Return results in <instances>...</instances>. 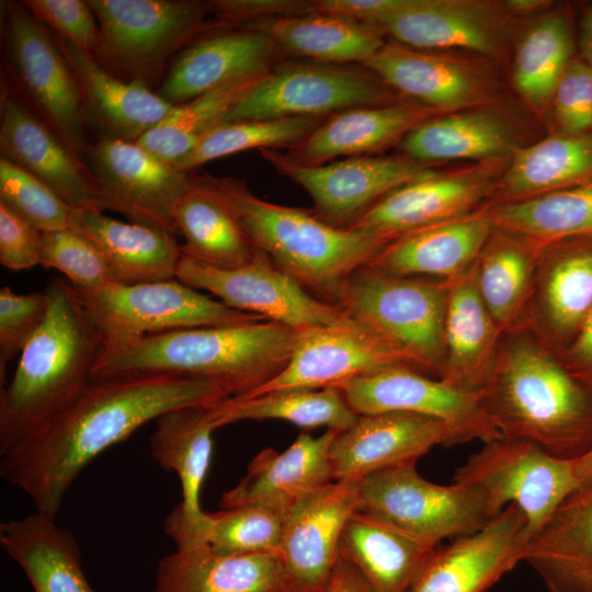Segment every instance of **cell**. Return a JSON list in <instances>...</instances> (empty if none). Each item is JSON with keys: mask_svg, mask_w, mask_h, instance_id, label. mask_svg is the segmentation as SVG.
Instances as JSON below:
<instances>
[{"mask_svg": "<svg viewBox=\"0 0 592 592\" xmlns=\"http://www.w3.org/2000/svg\"><path fill=\"white\" fill-rule=\"evenodd\" d=\"M182 254L218 269L247 264L255 248L231 212L194 175L174 209Z\"/></svg>", "mask_w": 592, "mask_h": 592, "instance_id": "43", "label": "cell"}, {"mask_svg": "<svg viewBox=\"0 0 592 592\" xmlns=\"http://www.w3.org/2000/svg\"><path fill=\"white\" fill-rule=\"evenodd\" d=\"M542 252L493 229L475 264L479 295L502 334L524 328Z\"/></svg>", "mask_w": 592, "mask_h": 592, "instance_id": "41", "label": "cell"}, {"mask_svg": "<svg viewBox=\"0 0 592 592\" xmlns=\"http://www.w3.org/2000/svg\"><path fill=\"white\" fill-rule=\"evenodd\" d=\"M175 278L207 291L229 308L296 331L351 320L339 306L312 295L258 249L247 264L236 269H218L182 254Z\"/></svg>", "mask_w": 592, "mask_h": 592, "instance_id": "13", "label": "cell"}, {"mask_svg": "<svg viewBox=\"0 0 592 592\" xmlns=\"http://www.w3.org/2000/svg\"><path fill=\"white\" fill-rule=\"evenodd\" d=\"M401 366L414 368L403 354L352 319L311 327L296 331L286 366L243 398L274 391L338 388L354 378Z\"/></svg>", "mask_w": 592, "mask_h": 592, "instance_id": "19", "label": "cell"}, {"mask_svg": "<svg viewBox=\"0 0 592 592\" xmlns=\"http://www.w3.org/2000/svg\"><path fill=\"white\" fill-rule=\"evenodd\" d=\"M440 114L407 101L348 109L323 119L286 155L309 166L339 157L366 156L402 140L417 126Z\"/></svg>", "mask_w": 592, "mask_h": 592, "instance_id": "31", "label": "cell"}, {"mask_svg": "<svg viewBox=\"0 0 592 592\" xmlns=\"http://www.w3.org/2000/svg\"><path fill=\"white\" fill-rule=\"evenodd\" d=\"M208 410L215 430L243 420L277 419L304 429L327 426L341 432L358 418L335 387L274 391L243 399L226 398Z\"/></svg>", "mask_w": 592, "mask_h": 592, "instance_id": "45", "label": "cell"}, {"mask_svg": "<svg viewBox=\"0 0 592 592\" xmlns=\"http://www.w3.org/2000/svg\"><path fill=\"white\" fill-rule=\"evenodd\" d=\"M523 561L549 592H592V481L572 492L528 538Z\"/></svg>", "mask_w": 592, "mask_h": 592, "instance_id": "34", "label": "cell"}, {"mask_svg": "<svg viewBox=\"0 0 592 592\" xmlns=\"http://www.w3.org/2000/svg\"><path fill=\"white\" fill-rule=\"evenodd\" d=\"M280 54L262 31L219 29L204 34L172 61L157 93L178 105L235 80L261 75Z\"/></svg>", "mask_w": 592, "mask_h": 592, "instance_id": "27", "label": "cell"}, {"mask_svg": "<svg viewBox=\"0 0 592 592\" xmlns=\"http://www.w3.org/2000/svg\"><path fill=\"white\" fill-rule=\"evenodd\" d=\"M504 160L481 161L452 171L430 168L385 195L349 228L390 242L407 232L473 213L494 194Z\"/></svg>", "mask_w": 592, "mask_h": 592, "instance_id": "17", "label": "cell"}, {"mask_svg": "<svg viewBox=\"0 0 592 592\" xmlns=\"http://www.w3.org/2000/svg\"><path fill=\"white\" fill-rule=\"evenodd\" d=\"M284 514L257 504L207 513L204 544L226 555L278 554Z\"/></svg>", "mask_w": 592, "mask_h": 592, "instance_id": "48", "label": "cell"}, {"mask_svg": "<svg viewBox=\"0 0 592 592\" xmlns=\"http://www.w3.org/2000/svg\"><path fill=\"white\" fill-rule=\"evenodd\" d=\"M0 545L35 592H94L75 535L39 512L0 524Z\"/></svg>", "mask_w": 592, "mask_h": 592, "instance_id": "36", "label": "cell"}, {"mask_svg": "<svg viewBox=\"0 0 592 592\" xmlns=\"http://www.w3.org/2000/svg\"><path fill=\"white\" fill-rule=\"evenodd\" d=\"M242 27L267 34L280 53L334 65L364 66L386 43V34L377 25L317 12Z\"/></svg>", "mask_w": 592, "mask_h": 592, "instance_id": "39", "label": "cell"}, {"mask_svg": "<svg viewBox=\"0 0 592 592\" xmlns=\"http://www.w3.org/2000/svg\"><path fill=\"white\" fill-rule=\"evenodd\" d=\"M405 98L367 68L325 62L273 66L228 111L223 122L319 117Z\"/></svg>", "mask_w": 592, "mask_h": 592, "instance_id": "10", "label": "cell"}, {"mask_svg": "<svg viewBox=\"0 0 592 592\" xmlns=\"http://www.w3.org/2000/svg\"><path fill=\"white\" fill-rule=\"evenodd\" d=\"M482 401L502 436L568 459L592 448V388L525 328L502 334Z\"/></svg>", "mask_w": 592, "mask_h": 592, "instance_id": "3", "label": "cell"}, {"mask_svg": "<svg viewBox=\"0 0 592 592\" xmlns=\"http://www.w3.org/2000/svg\"><path fill=\"white\" fill-rule=\"evenodd\" d=\"M515 18L504 2L406 0L378 26L402 45L424 50H467L498 59L509 47Z\"/></svg>", "mask_w": 592, "mask_h": 592, "instance_id": "20", "label": "cell"}, {"mask_svg": "<svg viewBox=\"0 0 592 592\" xmlns=\"http://www.w3.org/2000/svg\"><path fill=\"white\" fill-rule=\"evenodd\" d=\"M447 297L448 281L365 265L348 277L337 306L403 354L415 369L437 374L445 354Z\"/></svg>", "mask_w": 592, "mask_h": 592, "instance_id": "6", "label": "cell"}, {"mask_svg": "<svg viewBox=\"0 0 592 592\" xmlns=\"http://www.w3.org/2000/svg\"><path fill=\"white\" fill-rule=\"evenodd\" d=\"M99 23L96 60L112 75L152 90L161 86L167 65L206 31L213 1L88 0Z\"/></svg>", "mask_w": 592, "mask_h": 592, "instance_id": "7", "label": "cell"}, {"mask_svg": "<svg viewBox=\"0 0 592 592\" xmlns=\"http://www.w3.org/2000/svg\"><path fill=\"white\" fill-rule=\"evenodd\" d=\"M296 330L270 320L201 327L103 343L92 380L167 375L243 398L287 364Z\"/></svg>", "mask_w": 592, "mask_h": 592, "instance_id": "2", "label": "cell"}, {"mask_svg": "<svg viewBox=\"0 0 592 592\" xmlns=\"http://www.w3.org/2000/svg\"><path fill=\"white\" fill-rule=\"evenodd\" d=\"M155 592H297L278 554L226 555L206 544L163 557Z\"/></svg>", "mask_w": 592, "mask_h": 592, "instance_id": "32", "label": "cell"}, {"mask_svg": "<svg viewBox=\"0 0 592 592\" xmlns=\"http://www.w3.org/2000/svg\"><path fill=\"white\" fill-rule=\"evenodd\" d=\"M357 414L410 412L442 421L454 444L502 437L482 401V392L432 379L411 367H392L338 387Z\"/></svg>", "mask_w": 592, "mask_h": 592, "instance_id": "15", "label": "cell"}, {"mask_svg": "<svg viewBox=\"0 0 592 592\" xmlns=\"http://www.w3.org/2000/svg\"><path fill=\"white\" fill-rule=\"evenodd\" d=\"M69 227L99 249L113 283L132 285L173 280L177 275L181 244L167 231L117 220L99 209L75 208Z\"/></svg>", "mask_w": 592, "mask_h": 592, "instance_id": "35", "label": "cell"}, {"mask_svg": "<svg viewBox=\"0 0 592 592\" xmlns=\"http://www.w3.org/2000/svg\"><path fill=\"white\" fill-rule=\"evenodd\" d=\"M527 540L523 512L509 504L475 533L439 546L408 592H488L523 561Z\"/></svg>", "mask_w": 592, "mask_h": 592, "instance_id": "22", "label": "cell"}, {"mask_svg": "<svg viewBox=\"0 0 592 592\" xmlns=\"http://www.w3.org/2000/svg\"><path fill=\"white\" fill-rule=\"evenodd\" d=\"M592 309V237L566 240L540 254L524 328L560 352Z\"/></svg>", "mask_w": 592, "mask_h": 592, "instance_id": "25", "label": "cell"}, {"mask_svg": "<svg viewBox=\"0 0 592 592\" xmlns=\"http://www.w3.org/2000/svg\"><path fill=\"white\" fill-rule=\"evenodd\" d=\"M485 210L494 230L542 250L566 240L592 237V184L496 202Z\"/></svg>", "mask_w": 592, "mask_h": 592, "instance_id": "42", "label": "cell"}, {"mask_svg": "<svg viewBox=\"0 0 592 592\" xmlns=\"http://www.w3.org/2000/svg\"><path fill=\"white\" fill-rule=\"evenodd\" d=\"M42 232L0 203V263L13 271L41 261Z\"/></svg>", "mask_w": 592, "mask_h": 592, "instance_id": "55", "label": "cell"}, {"mask_svg": "<svg viewBox=\"0 0 592 592\" xmlns=\"http://www.w3.org/2000/svg\"><path fill=\"white\" fill-rule=\"evenodd\" d=\"M264 73L235 80L191 101L174 105L159 124L138 139L137 144L160 160L175 167L207 132L224 121L228 111Z\"/></svg>", "mask_w": 592, "mask_h": 592, "instance_id": "46", "label": "cell"}, {"mask_svg": "<svg viewBox=\"0 0 592 592\" xmlns=\"http://www.w3.org/2000/svg\"><path fill=\"white\" fill-rule=\"evenodd\" d=\"M501 337L479 295L475 265L448 281L445 354L439 378L464 390L482 392L492 376Z\"/></svg>", "mask_w": 592, "mask_h": 592, "instance_id": "33", "label": "cell"}, {"mask_svg": "<svg viewBox=\"0 0 592 592\" xmlns=\"http://www.w3.org/2000/svg\"><path fill=\"white\" fill-rule=\"evenodd\" d=\"M436 548L356 511L342 532L339 557L372 592H408Z\"/></svg>", "mask_w": 592, "mask_h": 592, "instance_id": "37", "label": "cell"}, {"mask_svg": "<svg viewBox=\"0 0 592 592\" xmlns=\"http://www.w3.org/2000/svg\"><path fill=\"white\" fill-rule=\"evenodd\" d=\"M322 121L319 117H288L221 122L207 132L175 168L192 173L191 171L212 160L248 149L293 147Z\"/></svg>", "mask_w": 592, "mask_h": 592, "instance_id": "47", "label": "cell"}, {"mask_svg": "<svg viewBox=\"0 0 592 592\" xmlns=\"http://www.w3.org/2000/svg\"><path fill=\"white\" fill-rule=\"evenodd\" d=\"M54 37L76 77L87 122L101 137L137 143L174 107L148 87L117 78L89 53Z\"/></svg>", "mask_w": 592, "mask_h": 592, "instance_id": "28", "label": "cell"}, {"mask_svg": "<svg viewBox=\"0 0 592 592\" xmlns=\"http://www.w3.org/2000/svg\"><path fill=\"white\" fill-rule=\"evenodd\" d=\"M0 203L41 232L69 227L72 208L41 180L3 158Z\"/></svg>", "mask_w": 592, "mask_h": 592, "instance_id": "49", "label": "cell"}, {"mask_svg": "<svg viewBox=\"0 0 592 592\" xmlns=\"http://www.w3.org/2000/svg\"><path fill=\"white\" fill-rule=\"evenodd\" d=\"M215 385L175 376L92 380L68 407L1 455L0 475L56 519L80 471L162 413L226 399Z\"/></svg>", "mask_w": 592, "mask_h": 592, "instance_id": "1", "label": "cell"}, {"mask_svg": "<svg viewBox=\"0 0 592 592\" xmlns=\"http://www.w3.org/2000/svg\"><path fill=\"white\" fill-rule=\"evenodd\" d=\"M217 29L242 27L275 18L314 13L312 0H214Z\"/></svg>", "mask_w": 592, "mask_h": 592, "instance_id": "54", "label": "cell"}, {"mask_svg": "<svg viewBox=\"0 0 592 592\" xmlns=\"http://www.w3.org/2000/svg\"><path fill=\"white\" fill-rule=\"evenodd\" d=\"M577 33L569 13L544 14L519 41L512 79L521 98L535 111L550 106L555 88L576 57Z\"/></svg>", "mask_w": 592, "mask_h": 592, "instance_id": "44", "label": "cell"}, {"mask_svg": "<svg viewBox=\"0 0 592 592\" xmlns=\"http://www.w3.org/2000/svg\"><path fill=\"white\" fill-rule=\"evenodd\" d=\"M454 481L481 490L497 513L516 505L526 519L528 538L581 486L576 459L505 436L483 443L455 470Z\"/></svg>", "mask_w": 592, "mask_h": 592, "instance_id": "11", "label": "cell"}, {"mask_svg": "<svg viewBox=\"0 0 592 592\" xmlns=\"http://www.w3.org/2000/svg\"><path fill=\"white\" fill-rule=\"evenodd\" d=\"M337 433H300L283 452L263 449L240 481L224 492L221 508L257 504L285 513L303 496L333 481L330 447Z\"/></svg>", "mask_w": 592, "mask_h": 592, "instance_id": "29", "label": "cell"}, {"mask_svg": "<svg viewBox=\"0 0 592 592\" xmlns=\"http://www.w3.org/2000/svg\"><path fill=\"white\" fill-rule=\"evenodd\" d=\"M46 318L0 394V456L50 420L92 383L103 337L68 280L46 287Z\"/></svg>", "mask_w": 592, "mask_h": 592, "instance_id": "4", "label": "cell"}, {"mask_svg": "<svg viewBox=\"0 0 592 592\" xmlns=\"http://www.w3.org/2000/svg\"><path fill=\"white\" fill-rule=\"evenodd\" d=\"M557 134L592 132V68L574 57L561 75L550 106Z\"/></svg>", "mask_w": 592, "mask_h": 592, "instance_id": "53", "label": "cell"}, {"mask_svg": "<svg viewBox=\"0 0 592 592\" xmlns=\"http://www.w3.org/2000/svg\"><path fill=\"white\" fill-rule=\"evenodd\" d=\"M196 178L231 212L255 249L333 305L348 277L389 243L368 231L330 225L312 210L262 200L241 179L207 173Z\"/></svg>", "mask_w": 592, "mask_h": 592, "instance_id": "5", "label": "cell"}, {"mask_svg": "<svg viewBox=\"0 0 592 592\" xmlns=\"http://www.w3.org/2000/svg\"><path fill=\"white\" fill-rule=\"evenodd\" d=\"M99 193L100 210L177 236L174 209L194 182L137 143L100 137L86 153Z\"/></svg>", "mask_w": 592, "mask_h": 592, "instance_id": "14", "label": "cell"}, {"mask_svg": "<svg viewBox=\"0 0 592 592\" xmlns=\"http://www.w3.org/2000/svg\"><path fill=\"white\" fill-rule=\"evenodd\" d=\"M577 48L580 58L592 68V4L581 14L577 31Z\"/></svg>", "mask_w": 592, "mask_h": 592, "instance_id": "59", "label": "cell"}, {"mask_svg": "<svg viewBox=\"0 0 592 592\" xmlns=\"http://www.w3.org/2000/svg\"><path fill=\"white\" fill-rule=\"evenodd\" d=\"M577 473L581 486L592 481V448L579 458H576ZM580 486V487H581Z\"/></svg>", "mask_w": 592, "mask_h": 592, "instance_id": "61", "label": "cell"}, {"mask_svg": "<svg viewBox=\"0 0 592 592\" xmlns=\"http://www.w3.org/2000/svg\"><path fill=\"white\" fill-rule=\"evenodd\" d=\"M322 592H372L361 573L346 560L339 558Z\"/></svg>", "mask_w": 592, "mask_h": 592, "instance_id": "58", "label": "cell"}, {"mask_svg": "<svg viewBox=\"0 0 592 592\" xmlns=\"http://www.w3.org/2000/svg\"><path fill=\"white\" fill-rule=\"evenodd\" d=\"M592 184V132L579 135L554 133L510 157L494 194L510 202Z\"/></svg>", "mask_w": 592, "mask_h": 592, "instance_id": "40", "label": "cell"}, {"mask_svg": "<svg viewBox=\"0 0 592 592\" xmlns=\"http://www.w3.org/2000/svg\"><path fill=\"white\" fill-rule=\"evenodd\" d=\"M358 509V481L333 480L285 512L278 555L297 592H322L339 560V544Z\"/></svg>", "mask_w": 592, "mask_h": 592, "instance_id": "21", "label": "cell"}, {"mask_svg": "<svg viewBox=\"0 0 592 592\" xmlns=\"http://www.w3.org/2000/svg\"><path fill=\"white\" fill-rule=\"evenodd\" d=\"M214 430L204 406L175 408L156 419L151 456L159 466L175 473L181 485V502L163 524L177 548L204 544L207 513L201 506V490L210 463Z\"/></svg>", "mask_w": 592, "mask_h": 592, "instance_id": "23", "label": "cell"}, {"mask_svg": "<svg viewBox=\"0 0 592 592\" xmlns=\"http://www.w3.org/2000/svg\"><path fill=\"white\" fill-rule=\"evenodd\" d=\"M485 107L440 114L423 122L401 140L405 156L425 164L443 160L481 162L512 156L516 146L511 126Z\"/></svg>", "mask_w": 592, "mask_h": 592, "instance_id": "38", "label": "cell"}, {"mask_svg": "<svg viewBox=\"0 0 592 592\" xmlns=\"http://www.w3.org/2000/svg\"><path fill=\"white\" fill-rule=\"evenodd\" d=\"M357 511L434 548L444 539L475 533L499 514L475 486L431 482L419 475L415 464L360 480Z\"/></svg>", "mask_w": 592, "mask_h": 592, "instance_id": "8", "label": "cell"}, {"mask_svg": "<svg viewBox=\"0 0 592 592\" xmlns=\"http://www.w3.org/2000/svg\"><path fill=\"white\" fill-rule=\"evenodd\" d=\"M406 0H312L314 12L377 25L398 11Z\"/></svg>", "mask_w": 592, "mask_h": 592, "instance_id": "56", "label": "cell"}, {"mask_svg": "<svg viewBox=\"0 0 592 592\" xmlns=\"http://www.w3.org/2000/svg\"><path fill=\"white\" fill-rule=\"evenodd\" d=\"M39 264L58 270L73 287L82 291H93L113 283L99 249L70 227L42 232Z\"/></svg>", "mask_w": 592, "mask_h": 592, "instance_id": "50", "label": "cell"}, {"mask_svg": "<svg viewBox=\"0 0 592 592\" xmlns=\"http://www.w3.org/2000/svg\"><path fill=\"white\" fill-rule=\"evenodd\" d=\"M0 156L31 173L75 209H99L86 162L7 86L2 84Z\"/></svg>", "mask_w": 592, "mask_h": 592, "instance_id": "26", "label": "cell"}, {"mask_svg": "<svg viewBox=\"0 0 592 592\" xmlns=\"http://www.w3.org/2000/svg\"><path fill=\"white\" fill-rule=\"evenodd\" d=\"M48 310L44 292L15 294L10 287L0 289V376L3 383L7 364L22 351L43 325Z\"/></svg>", "mask_w": 592, "mask_h": 592, "instance_id": "51", "label": "cell"}, {"mask_svg": "<svg viewBox=\"0 0 592 592\" xmlns=\"http://www.w3.org/2000/svg\"><path fill=\"white\" fill-rule=\"evenodd\" d=\"M403 98L442 114L485 107L499 92L491 60L386 42L363 66Z\"/></svg>", "mask_w": 592, "mask_h": 592, "instance_id": "18", "label": "cell"}, {"mask_svg": "<svg viewBox=\"0 0 592 592\" xmlns=\"http://www.w3.org/2000/svg\"><path fill=\"white\" fill-rule=\"evenodd\" d=\"M5 65L13 93L77 156L87 118L76 77L53 33L21 1L4 3Z\"/></svg>", "mask_w": 592, "mask_h": 592, "instance_id": "9", "label": "cell"}, {"mask_svg": "<svg viewBox=\"0 0 592 592\" xmlns=\"http://www.w3.org/2000/svg\"><path fill=\"white\" fill-rule=\"evenodd\" d=\"M556 355L573 377L592 388V309L572 342Z\"/></svg>", "mask_w": 592, "mask_h": 592, "instance_id": "57", "label": "cell"}, {"mask_svg": "<svg viewBox=\"0 0 592 592\" xmlns=\"http://www.w3.org/2000/svg\"><path fill=\"white\" fill-rule=\"evenodd\" d=\"M437 445H454L452 432L440 420L410 412L362 414L331 444L332 477L360 481L384 469L415 464Z\"/></svg>", "mask_w": 592, "mask_h": 592, "instance_id": "24", "label": "cell"}, {"mask_svg": "<svg viewBox=\"0 0 592 592\" xmlns=\"http://www.w3.org/2000/svg\"><path fill=\"white\" fill-rule=\"evenodd\" d=\"M73 288L103 343L265 320L229 308L174 278L132 285L110 283L93 291Z\"/></svg>", "mask_w": 592, "mask_h": 592, "instance_id": "12", "label": "cell"}, {"mask_svg": "<svg viewBox=\"0 0 592 592\" xmlns=\"http://www.w3.org/2000/svg\"><path fill=\"white\" fill-rule=\"evenodd\" d=\"M31 14L54 35L92 55L101 48V33L95 14L82 0H23Z\"/></svg>", "mask_w": 592, "mask_h": 592, "instance_id": "52", "label": "cell"}, {"mask_svg": "<svg viewBox=\"0 0 592 592\" xmlns=\"http://www.w3.org/2000/svg\"><path fill=\"white\" fill-rule=\"evenodd\" d=\"M492 231L480 207L394 239L368 265L396 275L451 281L475 265Z\"/></svg>", "mask_w": 592, "mask_h": 592, "instance_id": "30", "label": "cell"}, {"mask_svg": "<svg viewBox=\"0 0 592 592\" xmlns=\"http://www.w3.org/2000/svg\"><path fill=\"white\" fill-rule=\"evenodd\" d=\"M506 9L517 19L533 14L549 8V1L544 0H508L504 2Z\"/></svg>", "mask_w": 592, "mask_h": 592, "instance_id": "60", "label": "cell"}, {"mask_svg": "<svg viewBox=\"0 0 592 592\" xmlns=\"http://www.w3.org/2000/svg\"><path fill=\"white\" fill-rule=\"evenodd\" d=\"M260 152L278 173L309 193L319 218L341 228H349L385 195L430 169L405 155L350 157L309 166L275 149Z\"/></svg>", "mask_w": 592, "mask_h": 592, "instance_id": "16", "label": "cell"}]
</instances>
